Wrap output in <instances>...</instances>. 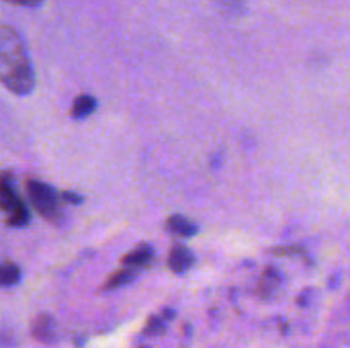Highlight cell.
Segmentation results:
<instances>
[{"label": "cell", "mask_w": 350, "mask_h": 348, "mask_svg": "<svg viewBox=\"0 0 350 348\" xmlns=\"http://www.w3.org/2000/svg\"><path fill=\"white\" fill-rule=\"evenodd\" d=\"M0 82L14 94H29L35 88L29 49L10 25H0Z\"/></svg>", "instance_id": "1"}, {"label": "cell", "mask_w": 350, "mask_h": 348, "mask_svg": "<svg viewBox=\"0 0 350 348\" xmlns=\"http://www.w3.org/2000/svg\"><path fill=\"white\" fill-rule=\"evenodd\" d=\"M0 207L8 213V226L18 228L29 222V211L23 199L16 195L8 174H0Z\"/></svg>", "instance_id": "2"}, {"label": "cell", "mask_w": 350, "mask_h": 348, "mask_svg": "<svg viewBox=\"0 0 350 348\" xmlns=\"http://www.w3.org/2000/svg\"><path fill=\"white\" fill-rule=\"evenodd\" d=\"M27 193H29V199H31L33 207L45 219L55 222L62 215L59 209H57V195L49 185H45L41 180H29L27 183Z\"/></svg>", "instance_id": "3"}, {"label": "cell", "mask_w": 350, "mask_h": 348, "mask_svg": "<svg viewBox=\"0 0 350 348\" xmlns=\"http://www.w3.org/2000/svg\"><path fill=\"white\" fill-rule=\"evenodd\" d=\"M193 254L189 248H185L183 244H174L170 254H168V267L172 273H185L187 269H191L193 265Z\"/></svg>", "instance_id": "4"}, {"label": "cell", "mask_w": 350, "mask_h": 348, "mask_svg": "<svg viewBox=\"0 0 350 348\" xmlns=\"http://www.w3.org/2000/svg\"><path fill=\"white\" fill-rule=\"evenodd\" d=\"M31 334H33V338H37L41 343H51L53 340V322H51V318L45 316V314L37 316L33 320V324H31Z\"/></svg>", "instance_id": "5"}, {"label": "cell", "mask_w": 350, "mask_h": 348, "mask_svg": "<svg viewBox=\"0 0 350 348\" xmlns=\"http://www.w3.org/2000/svg\"><path fill=\"white\" fill-rule=\"evenodd\" d=\"M166 230L170 234H176V236H193L197 232V226L193 222H189L187 217H183V215H172L166 222Z\"/></svg>", "instance_id": "6"}, {"label": "cell", "mask_w": 350, "mask_h": 348, "mask_svg": "<svg viewBox=\"0 0 350 348\" xmlns=\"http://www.w3.org/2000/svg\"><path fill=\"white\" fill-rule=\"evenodd\" d=\"M94 109H96V98L90 96V94H80V96L74 101V105H72V115H74L76 119H84V117L92 115Z\"/></svg>", "instance_id": "7"}, {"label": "cell", "mask_w": 350, "mask_h": 348, "mask_svg": "<svg viewBox=\"0 0 350 348\" xmlns=\"http://www.w3.org/2000/svg\"><path fill=\"white\" fill-rule=\"evenodd\" d=\"M152 260V248L148 244H142L137 246L133 252L125 254L123 256V265L129 269V267H142V265H148Z\"/></svg>", "instance_id": "8"}, {"label": "cell", "mask_w": 350, "mask_h": 348, "mask_svg": "<svg viewBox=\"0 0 350 348\" xmlns=\"http://www.w3.org/2000/svg\"><path fill=\"white\" fill-rule=\"evenodd\" d=\"M133 277H135V271H133V269H121V271L113 273V275L105 281L103 289H105V291L119 289V287H123V285L131 283V279H133Z\"/></svg>", "instance_id": "9"}, {"label": "cell", "mask_w": 350, "mask_h": 348, "mask_svg": "<svg viewBox=\"0 0 350 348\" xmlns=\"http://www.w3.org/2000/svg\"><path fill=\"white\" fill-rule=\"evenodd\" d=\"M21 277L18 267H14L12 263L0 265V285H14Z\"/></svg>", "instance_id": "10"}, {"label": "cell", "mask_w": 350, "mask_h": 348, "mask_svg": "<svg viewBox=\"0 0 350 348\" xmlns=\"http://www.w3.org/2000/svg\"><path fill=\"white\" fill-rule=\"evenodd\" d=\"M279 285H281V275H279L275 269H269V271L265 273L262 283H260V293L265 295V293H267V289H269V295H271Z\"/></svg>", "instance_id": "11"}, {"label": "cell", "mask_w": 350, "mask_h": 348, "mask_svg": "<svg viewBox=\"0 0 350 348\" xmlns=\"http://www.w3.org/2000/svg\"><path fill=\"white\" fill-rule=\"evenodd\" d=\"M10 4H16V6H39L43 0H6Z\"/></svg>", "instance_id": "12"}, {"label": "cell", "mask_w": 350, "mask_h": 348, "mask_svg": "<svg viewBox=\"0 0 350 348\" xmlns=\"http://www.w3.org/2000/svg\"><path fill=\"white\" fill-rule=\"evenodd\" d=\"M62 197H64V201H70V203H82V199L72 193H62Z\"/></svg>", "instance_id": "13"}]
</instances>
